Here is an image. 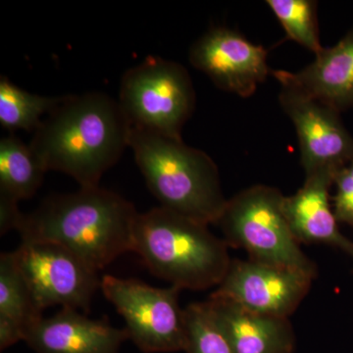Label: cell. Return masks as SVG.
Instances as JSON below:
<instances>
[{
	"instance_id": "cell-1",
	"label": "cell",
	"mask_w": 353,
	"mask_h": 353,
	"mask_svg": "<svg viewBox=\"0 0 353 353\" xmlns=\"http://www.w3.org/2000/svg\"><path fill=\"white\" fill-rule=\"evenodd\" d=\"M131 124L104 92L65 95L34 131L30 146L46 171L67 174L80 188L97 187L129 148Z\"/></svg>"
},
{
	"instance_id": "cell-2",
	"label": "cell",
	"mask_w": 353,
	"mask_h": 353,
	"mask_svg": "<svg viewBox=\"0 0 353 353\" xmlns=\"http://www.w3.org/2000/svg\"><path fill=\"white\" fill-rule=\"evenodd\" d=\"M139 212L131 201L111 190L80 188L46 199L24 213L17 231L22 241H48L63 246L97 272L132 252Z\"/></svg>"
},
{
	"instance_id": "cell-3",
	"label": "cell",
	"mask_w": 353,
	"mask_h": 353,
	"mask_svg": "<svg viewBox=\"0 0 353 353\" xmlns=\"http://www.w3.org/2000/svg\"><path fill=\"white\" fill-rule=\"evenodd\" d=\"M227 243L202 224L159 206L139 213L132 252L152 275L179 289L218 287L231 264Z\"/></svg>"
},
{
	"instance_id": "cell-4",
	"label": "cell",
	"mask_w": 353,
	"mask_h": 353,
	"mask_svg": "<svg viewBox=\"0 0 353 353\" xmlns=\"http://www.w3.org/2000/svg\"><path fill=\"white\" fill-rule=\"evenodd\" d=\"M129 148L160 206L208 226L217 224L228 199L208 153L183 139L132 126Z\"/></svg>"
},
{
	"instance_id": "cell-5",
	"label": "cell",
	"mask_w": 353,
	"mask_h": 353,
	"mask_svg": "<svg viewBox=\"0 0 353 353\" xmlns=\"http://www.w3.org/2000/svg\"><path fill=\"white\" fill-rule=\"evenodd\" d=\"M276 188L255 185L228 199L217 224L228 246L241 248L255 261L317 276V266L301 250L289 226Z\"/></svg>"
},
{
	"instance_id": "cell-6",
	"label": "cell",
	"mask_w": 353,
	"mask_h": 353,
	"mask_svg": "<svg viewBox=\"0 0 353 353\" xmlns=\"http://www.w3.org/2000/svg\"><path fill=\"white\" fill-rule=\"evenodd\" d=\"M118 101L132 127L182 139L196 97L189 71L183 65L150 55L125 72Z\"/></svg>"
},
{
	"instance_id": "cell-7",
	"label": "cell",
	"mask_w": 353,
	"mask_h": 353,
	"mask_svg": "<svg viewBox=\"0 0 353 353\" xmlns=\"http://www.w3.org/2000/svg\"><path fill=\"white\" fill-rule=\"evenodd\" d=\"M103 296L124 318L130 340L145 353L185 352V309L179 303L181 289L155 288L113 275L101 278Z\"/></svg>"
},
{
	"instance_id": "cell-8",
	"label": "cell",
	"mask_w": 353,
	"mask_h": 353,
	"mask_svg": "<svg viewBox=\"0 0 353 353\" xmlns=\"http://www.w3.org/2000/svg\"><path fill=\"white\" fill-rule=\"evenodd\" d=\"M37 308L60 305L88 314L101 279L75 253L48 241H22L12 252Z\"/></svg>"
},
{
	"instance_id": "cell-9",
	"label": "cell",
	"mask_w": 353,
	"mask_h": 353,
	"mask_svg": "<svg viewBox=\"0 0 353 353\" xmlns=\"http://www.w3.org/2000/svg\"><path fill=\"white\" fill-rule=\"evenodd\" d=\"M279 102L296 129L305 176L338 173L353 161V137L340 112L288 85H281Z\"/></svg>"
},
{
	"instance_id": "cell-10",
	"label": "cell",
	"mask_w": 353,
	"mask_h": 353,
	"mask_svg": "<svg viewBox=\"0 0 353 353\" xmlns=\"http://www.w3.org/2000/svg\"><path fill=\"white\" fill-rule=\"evenodd\" d=\"M315 276L255 260H232L212 296L254 312L289 318L303 303Z\"/></svg>"
},
{
	"instance_id": "cell-11",
	"label": "cell",
	"mask_w": 353,
	"mask_h": 353,
	"mask_svg": "<svg viewBox=\"0 0 353 353\" xmlns=\"http://www.w3.org/2000/svg\"><path fill=\"white\" fill-rule=\"evenodd\" d=\"M267 55L264 46L240 32L217 27L192 44L189 60L220 90L248 99L271 74Z\"/></svg>"
},
{
	"instance_id": "cell-12",
	"label": "cell",
	"mask_w": 353,
	"mask_h": 353,
	"mask_svg": "<svg viewBox=\"0 0 353 353\" xmlns=\"http://www.w3.org/2000/svg\"><path fill=\"white\" fill-rule=\"evenodd\" d=\"M127 340L126 328H116L108 319H90L71 308L41 317L30 326L24 339L36 353H119Z\"/></svg>"
},
{
	"instance_id": "cell-13",
	"label": "cell",
	"mask_w": 353,
	"mask_h": 353,
	"mask_svg": "<svg viewBox=\"0 0 353 353\" xmlns=\"http://www.w3.org/2000/svg\"><path fill=\"white\" fill-rule=\"evenodd\" d=\"M271 75L280 85L296 88L338 112L353 109V27L304 68L275 70Z\"/></svg>"
},
{
	"instance_id": "cell-14",
	"label": "cell",
	"mask_w": 353,
	"mask_h": 353,
	"mask_svg": "<svg viewBox=\"0 0 353 353\" xmlns=\"http://www.w3.org/2000/svg\"><path fill=\"white\" fill-rule=\"evenodd\" d=\"M209 312L234 353H294L296 334L289 318L254 312L210 294Z\"/></svg>"
},
{
	"instance_id": "cell-15",
	"label": "cell",
	"mask_w": 353,
	"mask_h": 353,
	"mask_svg": "<svg viewBox=\"0 0 353 353\" xmlns=\"http://www.w3.org/2000/svg\"><path fill=\"white\" fill-rule=\"evenodd\" d=\"M336 173L322 171L305 176L296 194L285 196V219L299 243L334 246L353 259V241L341 234L331 206L330 190Z\"/></svg>"
},
{
	"instance_id": "cell-16",
	"label": "cell",
	"mask_w": 353,
	"mask_h": 353,
	"mask_svg": "<svg viewBox=\"0 0 353 353\" xmlns=\"http://www.w3.org/2000/svg\"><path fill=\"white\" fill-rule=\"evenodd\" d=\"M43 317L14 260L12 252L0 255V350L20 341L26 332Z\"/></svg>"
},
{
	"instance_id": "cell-17",
	"label": "cell",
	"mask_w": 353,
	"mask_h": 353,
	"mask_svg": "<svg viewBox=\"0 0 353 353\" xmlns=\"http://www.w3.org/2000/svg\"><path fill=\"white\" fill-rule=\"evenodd\" d=\"M46 169L32 152L14 134L0 141V194L21 201L34 196Z\"/></svg>"
},
{
	"instance_id": "cell-18",
	"label": "cell",
	"mask_w": 353,
	"mask_h": 353,
	"mask_svg": "<svg viewBox=\"0 0 353 353\" xmlns=\"http://www.w3.org/2000/svg\"><path fill=\"white\" fill-rule=\"evenodd\" d=\"M64 97L31 94L14 85L6 76L0 78V124L4 129L36 131L43 115L50 114Z\"/></svg>"
},
{
	"instance_id": "cell-19",
	"label": "cell",
	"mask_w": 353,
	"mask_h": 353,
	"mask_svg": "<svg viewBox=\"0 0 353 353\" xmlns=\"http://www.w3.org/2000/svg\"><path fill=\"white\" fill-rule=\"evenodd\" d=\"M287 39L296 41L317 55L324 48L320 41L317 1L314 0H267Z\"/></svg>"
},
{
	"instance_id": "cell-20",
	"label": "cell",
	"mask_w": 353,
	"mask_h": 353,
	"mask_svg": "<svg viewBox=\"0 0 353 353\" xmlns=\"http://www.w3.org/2000/svg\"><path fill=\"white\" fill-rule=\"evenodd\" d=\"M187 353H234L209 312L205 301L190 303L185 309Z\"/></svg>"
},
{
	"instance_id": "cell-21",
	"label": "cell",
	"mask_w": 353,
	"mask_h": 353,
	"mask_svg": "<svg viewBox=\"0 0 353 353\" xmlns=\"http://www.w3.org/2000/svg\"><path fill=\"white\" fill-rule=\"evenodd\" d=\"M334 185L336 196L333 209L336 220L353 228V161L338 171Z\"/></svg>"
},
{
	"instance_id": "cell-22",
	"label": "cell",
	"mask_w": 353,
	"mask_h": 353,
	"mask_svg": "<svg viewBox=\"0 0 353 353\" xmlns=\"http://www.w3.org/2000/svg\"><path fill=\"white\" fill-rule=\"evenodd\" d=\"M19 201L0 194V234L3 236L11 230L17 231L23 214L21 212Z\"/></svg>"
}]
</instances>
